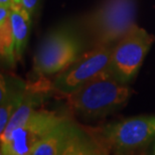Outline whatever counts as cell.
Returning <instances> with one entry per match:
<instances>
[{
	"label": "cell",
	"mask_w": 155,
	"mask_h": 155,
	"mask_svg": "<svg viewBox=\"0 0 155 155\" xmlns=\"http://www.w3.org/2000/svg\"><path fill=\"white\" fill-rule=\"evenodd\" d=\"M129 85L119 83L103 71L73 94L67 96L70 112L85 121L112 115L125 107L134 94Z\"/></svg>",
	"instance_id": "1"
},
{
	"label": "cell",
	"mask_w": 155,
	"mask_h": 155,
	"mask_svg": "<svg viewBox=\"0 0 155 155\" xmlns=\"http://www.w3.org/2000/svg\"><path fill=\"white\" fill-rule=\"evenodd\" d=\"M136 0H104L80 21L89 49L115 45L136 23Z\"/></svg>",
	"instance_id": "2"
},
{
	"label": "cell",
	"mask_w": 155,
	"mask_h": 155,
	"mask_svg": "<svg viewBox=\"0 0 155 155\" xmlns=\"http://www.w3.org/2000/svg\"><path fill=\"white\" fill-rule=\"evenodd\" d=\"M89 49L85 35L70 24L48 32L33 57L32 75L42 80L55 76Z\"/></svg>",
	"instance_id": "3"
},
{
	"label": "cell",
	"mask_w": 155,
	"mask_h": 155,
	"mask_svg": "<svg viewBox=\"0 0 155 155\" xmlns=\"http://www.w3.org/2000/svg\"><path fill=\"white\" fill-rule=\"evenodd\" d=\"M89 129L107 154L133 153L155 141V115L125 118Z\"/></svg>",
	"instance_id": "4"
},
{
	"label": "cell",
	"mask_w": 155,
	"mask_h": 155,
	"mask_svg": "<svg viewBox=\"0 0 155 155\" xmlns=\"http://www.w3.org/2000/svg\"><path fill=\"white\" fill-rule=\"evenodd\" d=\"M89 127L67 115L35 145L29 155H105Z\"/></svg>",
	"instance_id": "5"
},
{
	"label": "cell",
	"mask_w": 155,
	"mask_h": 155,
	"mask_svg": "<svg viewBox=\"0 0 155 155\" xmlns=\"http://www.w3.org/2000/svg\"><path fill=\"white\" fill-rule=\"evenodd\" d=\"M155 35L134 24L113 48L105 71L121 84L129 85L137 77Z\"/></svg>",
	"instance_id": "6"
},
{
	"label": "cell",
	"mask_w": 155,
	"mask_h": 155,
	"mask_svg": "<svg viewBox=\"0 0 155 155\" xmlns=\"http://www.w3.org/2000/svg\"><path fill=\"white\" fill-rule=\"evenodd\" d=\"M114 45L98 46L86 51L67 69L55 75L49 84L52 92L69 96L106 69Z\"/></svg>",
	"instance_id": "7"
},
{
	"label": "cell",
	"mask_w": 155,
	"mask_h": 155,
	"mask_svg": "<svg viewBox=\"0 0 155 155\" xmlns=\"http://www.w3.org/2000/svg\"><path fill=\"white\" fill-rule=\"evenodd\" d=\"M66 116L46 109L35 110L22 125L11 133L7 140L0 143V154L29 155L32 148Z\"/></svg>",
	"instance_id": "8"
},
{
	"label": "cell",
	"mask_w": 155,
	"mask_h": 155,
	"mask_svg": "<svg viewBox=\"0 0 155 155\" xmlns=\"http://www.w3.org/2000/svg\"><path fill=\"white\" fill-rule=\"evenodd\" d=\"M29 83L12 75L0 76V133L4 131L9 119L24 100Z\"/></svg>",
	"instance_id": "9"
},
{
	"label": "cell",
	"mask_w": 155,
	"mask_h": 155,
	"mask_svg": "<svg viewBox=\"0 0 155 155\" xmlns=\"http://www.w3.org/2000/svg\"><path fill=\"white\" fill-rule=\"evenodd\" d=\"M51 92H52V90L49 85H42L40 82L29 83V89L22 104L9 119L4 131L0 133V143L7 140L11 133L22 125L33 111L38 109V107L43 103L45 99Z\"/></svg>",
	"instance_id": "10"
},
{
	"label": "cell",
	"mask_w": 155,
	"mask_h": 155,
	"mask_svg": "<svg viewBox=\"0 0 155 155\" xmlns=\"http://www.w3.org/2000/svg\"><path fill=\"white\" fill-rule=\"evenodd\" d=\"M10 21L13 33L15 58L17 61H20L26 48L33 20L22 8L21 4H13L10 7Z\"/></svg>",
	"instance_id": "11"
},
{
	"label": "cell",
	"mask_w": 155,
	"mask_h": 155,
	"mask_svg": "<svg viewBox=\"0 0 155 155\" xmlns=\"http://www.w3.org/2000/svg\"><path fill=\"white\" fill-rule=\"evenodd\" d=\"M0 54L8 66L14 67L17 63L14 51V40L10 21V8L0 5Z\"/></svg>",
	"instance_id": "12"
},
{
	"label": "cell",
	"mask_w": 155,
	"mask_h": 155,
	"mask_svg": "<svg viewBox=\"0 0 155 155\" xmlns=\"http://www.w3.org/2000/svg\"><path fill=\"white\" fill-rule=\"evenodd\" d=\"M40 1L41 0H20V4L22 6V8L28 13L32 20L36 17L38 8L40 6Z\"/></svg>",
	"instance_id": "13"
},
{
	"label": "cell",
	"mask_w": 155,
	"mask_h": 155,
	"mask_svg": "<svg viewBox=\"0 0 155 155\" xmlns=\"http://www.w3.org/2000/svg\"><path fill=\"white\" fill-rule=\"evenodd\" d=\"M153 146H152V150H151V154H153V155H155V141L153 142Z\"/></svg>",
	"instance_id": "14"
}]
</instances>
